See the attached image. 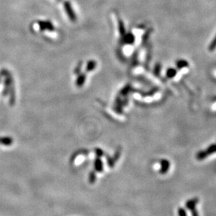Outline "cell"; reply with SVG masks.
Instances as JSON below:
<instances>
[{"instance_id": "ac0fdd59", "label": "cell", "mask_w": 216, "mask_h": 216, "mask_svg": "<svg viewBox=\"0 0 216 216\" xmlns=\"http://www.w3.org/2000/svg\"><path fill=\"white\" fill-rule=\"evenodd\" d=\"M191 213H192V216H199V213L197 211V210L194 209L192 210H191Z\"/></svg>"}, {"instance_id": "7c38bea8", "label": "cell", "mask_w": 216, "mask_h": 216, "mask_svg": "<svg viewBox=\"0 0 216 216\" xmlns=\"http://www.w3.org/2000/svg\"><path fill=\"white\" fill-rule=\"evenodd\" d=\"M207 156H208V155L205 150V151H200V152H198L197 155V158L198 160H202L205 159V158Z\"/></svg>"}, {"instance_id": "7a4b0ae2", "label": "cell", "mask_w": 216, "mask_h": 216, "mask_svg": "<svg viewBox=\"0 0 216 216\" xmlns=\"http://www.w3.org/2000/svg\"><path fill=\"white\" fill-rule=\"evenodd\" d=\"M165 76L167 79L175 81L178 79H181L182 75L178 71V69L173 66H170L165 70Z\"/></svg>"}, {"instance_id": "8992f818", "label": "cell", "mask_w": 216, "mask_h": 216, "mask_svg": "<svg viewBox=\"0 0 216 216\" xmlns=\"http://www.w3.org/2000/svg\"><path fill=\"white\" fill-rule=\"evenodd\" d=\"M94 168L97 172L101 173L103 171V163L100 159V157H97L94 161Z\"/></svg>"}, {"instance_id": "2e32d148", "label": "cell", "mask_w": 216, "mask_h": 216, "mask_svg": "<svg viewBox=\"0 0 216 216\" xmlns=\"http://www.w3.org/2000/svg\"><path fill=\"white\" fill-rule=\"evenodd\" d=\"M178 215L179 216H187V213H186L184 208H178Z\"/></svg>"}, {"instance_id": "52a82bcc", "label": "cell", "mask_w": 216, "mask_h": 216, "mask_svg": "<svg viewBox=\"0 0 216 216\" xmlns=\"http://www.w3.org/2000/svg\"><path fill=\"white\" fill-rule=\"evenodd\" d=\"M199 202V199H190L188 201V202L186 203V204H185V206L186 208H187V209H189L190 210H194L195 209V206H196V204Z\"/></svg>"}, {"instance_id": "6da1fadb", "label": "cell", "mask_w": 216, "mask_h": 216, "mask_svg": "<svg viewBox=\"0 0 216 216\" xmlns=\"http://www.w3.org/2000/svg\"><path fill=\"white\" fill-rule=\"evenodd\" d=\"M174 67L178 69V71L183 75H187L192 70L191 63L186 59L180 58L178 59L174 62Z\"/></svg>"}, {"instance_id": "9c48e42d", "label": "cell", "mask_w": 216, "mask_h": 216, "mask_svg": "<svg viewBox=\"0 0 216 216\" xmlns=\"http://www.w3.org/2000/svg\"><path fill=\"white\" fill-rule=\"evenodd\" d=\"M85 81H86V76L84 74H82L80 75V76L78 77V79H77L76 84L78 87H81L84 85Z\"/></svg>"}, {"instance_id": "9a60e30c", "label": "cell", "mask_w": 216, "mask_h": 216, "mask_svg": "<svg viewBox=\"0 0 216 216\" xmlns=\"http://www.w3.org/2000/svg\"><path fill=\"white\" fill-rule=\"evenodd\" d=\"M95 67V62L94 61H90L86 66V71H92Z\"/></svg>"}, {"instance_id": "4fadbf2b", "label": "cell", "mask_w": 216, "mask_h": 216, "mask_svg": "<svg viewBox=\"0 0 216 216\" xmlns=\"http://www.w3.org/2000/svg\"><path fill=\"white\" fill-rule=\"evenodd\" d=\"M121 152H122V149L121 148H117V150H116V152L114 153V157H113V159H114V162H116L120 158V155H121Z\"/></svg>"}, {"instance_id": "277c9868", "label": "cell", "mask_w": 216, "mask_h": 216, "mask_svg": "<svg viewBox=\"0 0 216 216\" xmlns=\"http://www.w3.org/2000/svg\"><path fill=\"white\" fill-rule=\"evenodd\" d=\"M65 11H66L67 15L69 16V17L70 18L71 21H75V19H76V16H75L74 13H73V11H72L71 5H70V2H66L65 3Z\"/></svg>"}, {"instance_id": "5b68a950", "label": "cell", "mask_w": 216, "mask_h": 216, "mask_svg": "<svg viewBox=\"0 0 216 216\" xmlns=\"http://www.w3.org/2000/svg\"><path fill=\"white\" fill-rule=\"evenodd\" d=\"M208 51L212 53V52H216V33L213 36V39L210 40V41L209 42V44L208 45Z\"/></svg>"}, {"instance_id": "3957f363", "label": "cell", "mask_w": 216, "mask_h": 216, "mask_svg": "<svg viewBox=\"0 0 216 216\" xmlns=\"http://www.w3.org/2000/svg\"><path fill=\"white\" fill-rule=\"evenodd\" d=\"M170 167V162L167 160H162L161 161L160 173L162 174H166Z\"/></svg>"}, {"instance_id": "ba28073f", "label": "cell", "mask_w": 216, "mask_h": 216, "mask_svg": "<svg viewBox=\"0 0 216 216\" xmlns=\"http://www.w3.org/2000/svg\"><path fill=\"white\" fill-rule=\"evenodd\" d=\"M14 140L11 137H0V144L4 145H11L13 144Z\"/></svg>"}, {"instance_id": "8fae6325", "label": "cell", "mask_w": 216, "mask_h": 216, "mask_svg": "<svg viewBox=\"0 0 216 216\" xmlns=\"http://www.w3.org/2000/svg\"><path fill=\"white\" fill-rule=\"evenodd\" d=\"M206 152L208 155H211V154H213V152H216V145L213 144L211 145H210V146L207 148V150H206Z\"/></svg>"}, {"instance_id": "e0dca14e", "label": "cell", "mask_w": 216, "mask_h": 216, "mask_svg": "<svg viewBox=\"0 0 216 216\" xmlns=\"http://www.w3.org/2000/svg\"><path fill=\"white\" fill-rule=\"evenodd\" d=\"M95 154H96L98 157H102L104 155V152L102 151L101 149H100V148H96V149H95Z\"/></svg>"}, {"instance_id": "30bf717a", "label": "cell", "mask_w": 216, "mask_h": 216, "mask_svg": "<svg viewBox=\"0 0 216 216\" xmlns=\"http://www.w3.org/2000/svg\"><path fill=\"white\" fill-rule=\"evenodd\" d=\"M95 180H96V174H95L94 171H93V172H90L89 174V181L91 184H94V183L95 182Z\"/></svg>"}, {"instance_id": "5bb4252c", "label": "cell", "mask_w": 216, "mask_h": 216, "mask_svg": "<svg viewBox=\"0 0 216 216\" xmlns=\"http://www.w3.org/2000/svg\"><path fill=\"white\" fill-rule=\"evenodd\" d=\"M106 159H107V163L108 166H109V167H110V168H113V167H114L115 162H114V159H113V157H109V156H107V157H106Z\"/></svg>"}]
</instances>
